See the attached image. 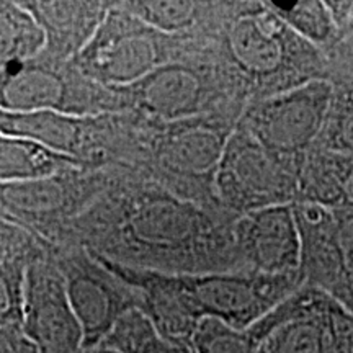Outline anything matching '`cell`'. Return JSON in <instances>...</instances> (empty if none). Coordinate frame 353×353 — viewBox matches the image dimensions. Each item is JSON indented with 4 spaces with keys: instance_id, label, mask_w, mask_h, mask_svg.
Returning a JSON list of instances; mask_svg holds the SVG:
<instances>
[{
    "instance_id": "6da1fadb",
    "label": "cell",
    "mask_w": 353,
    "mask_h": 353,
    "mask_svg": "<svg viewBox=\"0 0 353 353\" xmlns=\"http://www.w3.org/2000/svg\"><path fill=\"white\" fill-rule=\"evenodd\" d=\"M223 20L221 63L249 105L307 82L327 81L324 52L299 38L265 2L229 7Z\"/></svg>"
},
{
    "instance_id": "7a4b0ae2",
    "label": "cell",
    "mask_w": 353,
    "mask_h": 353,
    "mask_svg": "<svg viewBox=\"0 0 353 353\" xmlns=\"http://www.w3.org/2000/svg\"><path fill=\"white\" fill-rule=\"evenodd\" d=\"M304 161L276 156L236 125L214 179V195L234 216L298 201Z\"/></svg>"
},
{
    "instance_id": "3957f363",
    "label": "cell",
    "mask_w": 353,
    "mask_h": 353,
    "mask_svg": "<svg viewBox=\"0 0 353 353\" xmlns=\"http://www.w3.org/2000/svg\"><path fill=\"white\" fill-rule=\"evenodd\" d=\"M170 283L198 322L216 319L247 330L301 288L304 278L301 272L286 275L231 272L170 278Z\"/></svg>"
},
{
    "instance_id": "277c9868",
    "label": "cell",
    "mask_w": 353,
    "mask_h": 353,
    "mask_svg": "<svg viewBox=\"0 0 353 353\" xmlns=\"http://www.w3.org/2000/svg\"><path fill=\"white\" fill-rule=\"evenodd\" d=\"M332 88L329 81H312L254 101L237 125L276 156L304 161L324 130Z\"/></svg>"
},
{
    "instance_id": "5b68a950",
    "label": "cell",
    "mask_w": 353,
    "mask_h": 353,
    "mask_svg": "<svg viewBox=\"0 0 353 353\" xmlns=\"http://www.w3.org/2000/svg\"><path fill=\"white\" fill-rule=\"evenodd\" d=\"M21 334L41 353H81L83 332L70 306L63 275L30 263L23 285Z\"/></svg>"
},
{
    "instance_id": "8992f818",
    "label": "cell",
    "mask_w": 353,
    "mask_h": 353,
    "mask_svg": "<svg viewBox=\"0 0 353 353\" xmlns=\"http://www.w3.org/2000/svg\"><path fill=\"white\" fill-rule=\"evenodd\" d=\"M234 241L245 270L260 275L299 272L301 237L293 205L268 206L234 221Z\"/></svg>"
},
{
    "instance_id": "52a82bcc",
    "label": "cell",
    "mask_w": 353,
    "mask_h": 353,
    "mask_svg": "<svg viewBox=\"0 0 353 353\" xmlns=\"http://www.w3.org/2000/svg\"><path fill=\"white\" fill-rule=\"evenodd\" d=\"M139 103L165 120L188 118L201 113L206 101L218 100L242 117L247 103L226 87L206 85L195 70L162 65L138 82Z\"/></svg>"
},
{
    "instance_id": "ba28073f",
    "label": "cell",
    "mask_w": 353,
    "mask_h": 353,
    "mask_svg": "<svg viewBox=\"0 0 353 353\" xmlns=\"http://www.w3.org/2000/svg\"><path fill=\"white\" fill-rule=\"evenodd\" d=\"M293 208L301 237L299 272L304 285L322 291L343 306L345 283L334 210L303 201L293 203Z\"/></svg>"
},
{
    "instance_id": "9c48e42d",
    "label": "cell",
    "mask_w": 353,
    "mask_h": 353,
    "mask_svg": "<svg viewBox=\"0 0 353 353\" xmlns=\"http://www.w3.org/2000/svg\"><path fill=\"white\" fill-rule=\"evenodd\" d=\"M87 59L90 69L103 81L138 83L159 68V50L156 39L145 30L107 25L88 46Z\"/></svg>"
},
{
    "instance_id": "30bf717a",
    "label": "cell",
    "mask_w": 353,
    "mask_h": 353,
    "mask_svg": "<svg viewBox=\"0 0 353 353\" xmlns=\"http://www.w3.org/2000/svg\"><path fill=\"white\" fill-rule=\"evenodd\" d=\"M70 306L83 332V348L100 345L114 324L138 304L112 281L92 273H70L64 278ZM82 348V350H83Z\"/></svg>"
},
{
    "instance_id": "8fae6325",
    "label": "cell",
    "mask_w": 353,
    "mask_h": 353,
    "mask_svg": "<svg viewBox=\"0 0 353 353\" xmlns=\"http://www.w3.org/2000/svg\"><path fill=\"white\" fill-rule=\"evenodd\" d=\"M236 123L211 120L198 123L167 138L164 144V162L183 175L210 180L214 185L221 159L226 151Z\"/></svg>"
},
{
    "instance_id": "7c38bea8",
    "label": "cell",
    "mask_w": 353,
    "mask_h": 353,
    "mask_svg": "<svg viewBox=\"0 0 353 353\" xmlns=\"http://www.w3.org/2000/svg\"><path fill=\"white\" fill-rule=\"evenodd\" d=\"M0 132L34 141L52 152L72 159L83 144L82 125L63 112L15 113L0 110Z\"/></svg>"
},
{
    "instance_id": "4fadbf2b",
    "label": "cell",
    "mask_w": 353,
    "mask_h": 353,
    "mask_svg": "<svg viewBox=\"0 0 353 353\" xmlns=\"http://www.w3.org/2000/svg\"><path fill=\"white\" fill-rule=\"evenodd\" d=\"M28 265L25 234L10 221L0 218V324L21 327L23 285Z\"/></svg>"
},
{
    "instance_id": "5bb4252c",
    "label": "cell",
    "mask_w": 353,
    "mask_h": 353,
    "mask_svg": "<svg viewBox=\"0 0 353 353\" xmlns=\"http://www.w3.org/2000/svg\"><path fill=\"white\" fill-rule=\"evenodd\" d=\"M76 159L52 152L34 141L0 132V185L56 176Z\"/></svg>"
},
{
    "instance_id": "9a60e30c",
    "label": "cell",
    "mask_w": 353,
    "mask_h": 353,
    "mask_svg": "<svg viewBox=\"0 0 353 353\" xmlns=\"http://www.w3.org/2000/svg\"><path fill=\"white\" fill-rule=\"evenodd\" d=\"M345 161L347 154L312 145L304 157L299 174L298 201L314 203L330 210L341 208Z\"/></svg>"
},
{
    "instance_id": "2e32d148",
    "label": "cell",
    "mask_w": 353,
    "mask_h": 353,
    "mask_svg": "<svg viewBox=\"0 0 353 353\" xmlns=\"http://www.w3.org/2000/svg\"><path fill=\"white\" fill-rule=\"evenodd\" d=\"M46 43V34L20 3L0 2V74L32 61Z\"/></svg>"
},
{
    "instance_id": "e0dca14e",
    "label": "cell",
    "mask_w": 353,
    "mask_h": 353,
    "mask_svg": "<svg viewBox=\"0 0 353 353\" xmlns=\"http://www.w3.org/2000/svg\"><path fill=\"white\" fill-rule=\"evenodd\" d=\"M265 6L278 19L283 20L299 38L324 52V56L341 38V32L325 0H299L293 3L265 2Z\"/></svg>"
},
{
    "instance_id": "ac0fdd59",
    "label": "cell",
    "mask_w": 353,
    "mask_h": 353,
    "mask_svg": "<svg viewBox=\"0 0 353 353\" xmlns=\"http://www.w3.org/2000/svg\"><path fill=\"white\" fill-rule=\"evenodd\" d=\"M101 343L121 353H195L190 342L162 337L138 307L128 311Z\"/></svg>"
},
{
    "instance_id": "d6986e66",
    "label": "cell",
    "mask_w": 353,
    "mask_h": 353,
    "mask_svg": "<svg viewBox=\"0 0 353 353\" xmlns=\"http://www.w3.org/2000/svg\"><path fill=\"white\" fill-rule=\"evenodd\" d=\"M324 130L314 144L332 152L353 154V82L332 83Z\"/></svg>"
},
{
    "instance_id": "ffe728a7",
    "label": "cell",
    "mask_w": 353,
    "mask_h": 353,
    "mask_svg": "<svg viewBox=\"0 0 353 353\" xmlns=\"http://www.w3.org/2000/svg\"><path fill=\"white\" fill-rule=\"evenodd\" d=\"M195 353H259L260 342L247 330L216 319H201L190 339Z\"/></svg>"
},
{
    "instance_id": "44dd1931",
    "label": "cell",
    "mask_w": 353,
    "mask_h": 353,
    "mask_svg": "<svg viewBox=\"0 0 353 353\" xmlns=\"http://www.w3.org/2000/svg\"><path fill=\"white\" fill-rule=\"evenodd\" d=\"M139 17L152 28L179 32L193 25L196 6L190 2H145L139 3Z\"/></svg>"
},
{
    "instance_id": "7402d4cb",
    "label": "cell",
    "mask_w": 353,
    "mask_h": 353,
    "mask_svg": "<svg viewBox=\"0 0 353 353\" xmlns=\"http://www.w3.org/2000/svg\"><path fill=\"white\" fill-rule=\"evenodd\" d=\"M334 214L345 283V303L342 307L353 314V208H335Z\"/></svg>"
},
{
    "instance_id": "603a6c76",
    "label": "cell",
    "mask_w": 353,
    "mask_h": 353,
    "mask_svg": "<svg viewBox=\"0 0 353 353\" xmlns=\"http://www.w3.org/2000/svg\"><path fill=\"white\" fill-rule=\"evenodd\" d=\"M327 81L353 82V33L342 34L334 48L325 54Z\"/></svg>"
},
{
    "instance_id": "cb8c5ba5",
    "label": "cell",
    "mask_w": 353,
    "mask_h": 353,
    "mask_svg": "<svg viewBox=\"0 0 353 353\" xmlns=\"http://www.w3.org/2000/svg\"><path fill=\"white\" fill-rule=\"evenodd\" d=\"M332 19L342 34L353 33V0H325Z\"/></svg>"
},
{
    "instance_id": "d4e9b609",
    "label": "cell",
    "mask_w": 353,
    "mask_h": 353,
    "mask_svg": "<svg viewBox=\"0 0 353 353\" xmlns=\"http://www.w3.org/2000/svg\"><path fill=\"white\" fill-rule=\"evenodd\" d=\"M23 341L26 339L20 329L0 324V353H25Z\"/></svg>"
},
{
    "instance_id": "484cf974",
    "label": "cell",
    "mask_w": 353,
    "mask_h": 353,
    "mask_svg": "<svg viewBox=\"0 0 353 353\" xmlns=\"http://www.w3.org/2000/svg\"><path fill=\"white\" fill-rule=\"evenodd\" d=\"M341 208H353V154H347L345 169H343V176H342Z\"/></svg>"
},
{
    "instance_id": "4316f807",
    "label": "cell",
    "mask_w": 353,
    "mask_h": 353,
    "mask_svg": "<svg viewBox=\"0 0 353 353\" xmlns=\"http://www.w3.org/2000/svg\"><path fill=\"white\" fill-rule=\"evenodd\" d=\"M81 353H121L118 350H114L112 347H107V345H95V347H90V348H83Z\"/></svg>"
}]
</instances>
